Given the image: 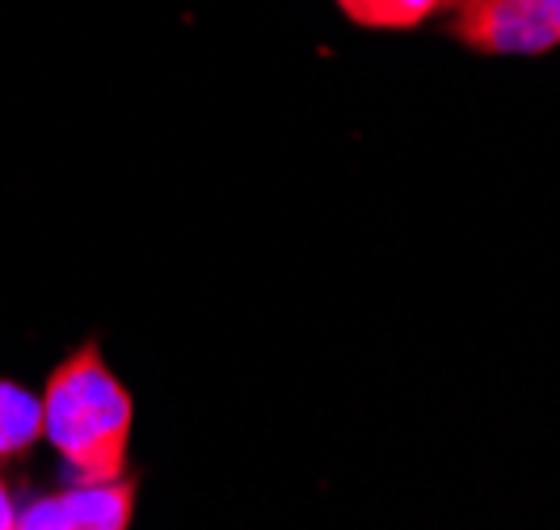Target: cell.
Segmentation results:
<instances>
[{
  "instance_id": "obj_1",
  "label": "cell",
  "mask_w": 560,
  "mask_h": 530,
  "mask_svg": "<svg viewBox=\"0 0 560 530\" xmlns=\"http://www.w3.org/2000/svg\"><path fill=\"white\" fill-rule=\"evenodd\" d=\"M43 438L56 447L77 484H110L127 475L131 447V391L114 375L97 341H84L47 375Z\"/></svg>"
},
{
  "instance_id": "obj_2",
  "label": "cell",
  "mask_w": 560,
  "mask_h": 530,
  "mask_svg": "<svg viewBox=\"0 0 560 530\" xmlns=\"http://www.w3.org/2000/svg\"><path fill=\"white\" fill-rule=\"evenodd\" d=\"M451 13V38L480 56H544L560 47V0H468Z\"/></svg>"
},
{
  "instance_id": "obj_3",
  "label": "cell",
  "mask_w": 560,
  "mask_h": 530,
  "mask_svg": "<svg viewBox=\"0 0 560 530\" xmlns=\"http://www.w3.org/2000/svg\"><path fill=\"white\" fill-rule=\"evenodd\" d=\"M140 480L122 475L110 484H72L18 509L13 530H131Z\"/></svg>"
},
{
  "instance_id": "obj_4",
  "label": "cell",
  "mask_w": 560,
  "mask_h": 530,
  "mask_svg": "<svg viewBox=\"0 0 560 530\" xmlns=\"http://www.w3.org/2000/svg\"><path fill=\"white\" fill-rule=\"evenodd\" d=\"M43 438V400L13 379H0V459L26 455Z\"/></svg>"
},
{
  "instance_id": "obj_5",
  "label": "cell",
  "mask_w": 560,
  "mask_h": 530,
  "mask_svg": "<svg viewBox=\"0 0 560 530\" xmlns=\"http://www.w3.org/2000/svg\"><path fill=\"white\" fill-rule=\"evenodd\" d=\"M455 0H337V9L366 30H413Z\"/></svg>"
},
{
  "instance_id": "obj_6",
  "label": "cell",
  "mask_w": 560,
  "mask_h": 530,
  "mask_svg": "<svg viewBox=\"0 0 560 530\" xmlns=\"http://www.w3.org/2000/svg\"><path fill=\"white\" fill-rule=\"evenodd\" d=\"M13 527H18V505H13L9 484L0 480V530H13Z\"/></svg>"
},
{
  "instance_id": "obj_7",
  "label": "cell",
  "mask_w": 560,
  "mask_h": 530,
  "mask_svg": "<svg viewBox=\"0 0 560 530\" xmlns=\"http://www.w3.org/2000/svg\"><path fill=\"white\" fill-rule=\"evenodd\" d=\"M459 4H468V0H455V4H451V9H459Z\"/></svg>"
}]
</instances>
